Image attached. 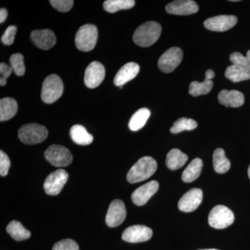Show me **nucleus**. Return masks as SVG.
Returning a JSON list of instances; mask_svg holds the SVG:
<instances>
[{
  "instance_id": "obj_36",
  "label": "nucleus",
  "mask_w": 250,
  "mask_h": 250,
  "mask_svg": "<svg viewBox=\"0 0 250 250\" xmlns=\"http://www.w3.org/2000/svg\"><path fill=\"white\" fill-rule=\"evenodd\" d=\"M11 166V161L9 157L2 150L0 151V174L1 177H4L9 172Z\"/></svg>"
},
{
  "instance_id": "obj_28",
  "label": "nucleus",
  "mask_w": 250,
  "mask_h": 250,
  "mask_svg": "<svg viewBox=\"0 0 250 250\" xmlns=\"http://www.w3.org/2000/svg\"><path fill=\"white\" fill-rule=\"evenodd\" d=\"M150 116V111L146 108H140L131 116L129 123V129L133 131H137L142 129L147 123Z\"/></svg>"
},
{
  "instance_id": "obj_34",
  "label": "nucleus",
  "mask_w": 250,
  "mask_h": 250,
  "mask_svg": "<svg viewBox=\"0 0 250 250\" xmlns=\"http://www.w3.org/2000/svg\"><path fill=\"white\" fill-rule=\"evenodd\" d=\"M51 5L60 12H67L71 10L73 6L72 0H50Z\"/></svg>"
},
{
  "instance_id": "obj_39",
  "label": "nucleus",
  "mask_w": 250,
  "mask_h": 250,
  "mask_svg": "<svg viewBox=\"0 0 250 250\" xmlns=\"http://www.w3.org/2000/svg\"><path fill=\"white\" fill-rule=\"evenodd\" d=\"M248 176H249V178L250 179V165L249 167H248Z\"/></svg>"
},
{
  "instance_id": "obj_1",
  "label": "nucleus",
  "mask_w": 250,
  "mask_h": 250,
  "mask_svg": "<svg viewBox=\"0 0 250 250\" xmlns=\"http://www.w3.org/2000/svg\"><path fill=\"white\" fill-rule=\"evenodd\" d=\"M157 169V163L150 156L140 159L130 169L126 179L131 184L143 182L152 176Z\"/></svg>"
},
{
  "instance_id": "obj_29",
  "label": "nucleus",
  "mask_w": 250,
  "mask_h": 250,
  "mask_svg": "<svg viewBox=\"0 0 250 250\" xmlns=\"http://www.w3.org/2000/svg\"><path fill=\"white\" fill-rule=\"evenodd\" d=\"M134 0H106L104 2L103 6L105 11L113 14L121 10H127L134 7Z\"/></svg>"
},
{
  "instance_id": "obj_40",
  "label": "nucleus",
  "mask_w": 250,
  "mask_h": 250,
  "mask_svg": "<svg viewBox=\"0 0 250 250\" xmlns=\"http://www.w3.org/2000/svg\"><path fill=\"white\" fill-rule=\"evenodd\" d=\"M219 250L217 249H202V250Z\"/></svg>"
},
{
  "instance_id": "obj_37",
  "label": "nucleus",
  "mask_w": 250,
  "mask_h": 250,
  "mask_svg": "<svg viewBox=\"0 0 250 250\" xmlns=\"http://www.w3.org/2000/svg\"><path fill=\"white\" fill-rule=\"evenodd\" d=\"M13 69L11 65H7L4 62H1L0 64V85L1 86H4L7 83V79L12 73Z\"/></svg>"
},
{
  "instance_id": "obj_8",
  "label": "nucleus",
  "mask_w": 250,
  "mask_h": 250,
  "mask_svg": "<svg viewBox=\"0 0 250 250\" xmlns=\"http://www.w3.org/2000/svg\"><path fill=\"white\" fill-rule=\"evenodd\" d=\"M183 58L182 49L177 47H171L161 56L158 66L161 71L170 73L178 67Z\"/></svg>"
},
{
  "instance_id": "obj_31",
  "label": "nucleus",
  "mask_w": 250,
  "mask_h": 250,
  "mask_svg": "<svg viewBox=\"0 0 250 250\" xmlns=\"http://www.w3.org/2000/svg\"><path fill=\"white\" fill-rule=\"evenodd\" d=\"M9 62L13 71L17 76L21 77L24 75L25 65L24 63V57L22 54L20 53L13 54L10 57Z\"/></svg>"
},
{
  "instance_id": "obj_14",
  "label": "nucleus",
  "mask_w": 250,
  "mask_h": 250,
  "mask_svg": "<svg viewBox=\"0 0 250 250\" xmlns=\"http://www.w3.org/2000/svg\"><path fill=\"white\" fill-rule=\"evenodd\" d=\"M237 22L238 18L235 16L222 15L206 20L204 25L208 30L223 32L234 27Z\"/></svg>"
},
{
  "instance_id": "obj_23",
  "label": "nucleus",
  "mask_w": 250,
  "mask_h": 250,
  "mask_svg": "<svg viewBox=\"0 0 250 250\" xmlns=\"http://www.w3.org/2000/svg\"><path fill=\"white\" fill-rule=\"evenodd\" d=\"M188 156L178 149H172L166 157V166L172 170H176L185 165Z\"/></svg>"
},
{
  "instance_id": "obj_18",
  "label": "nucleus",
  "mask_w": 250,
  "mask_h": 250,
  "mask_svg": "<svg viewBox=\"0 0 250 250\" xmlns=\"http://www.w3.org/2000/svg\"><path fill=\"white\" fill-rule=\"evenodd\" d=\"M218 101L226 107H240L244 104V95L238 90H223L218 94Z\"/></svg>"
},
{
  "instance_id": "obj_9",
  "label": "nucleus",
  "mask_w": 250,
  "mask_h": 250,
  "mask_svg": "<svg viewBox=\"0 0 250 250\" xmlns=\"http://www.w3.org/2000/svg\"><path fill=\"white\" fill-rule=\"evenodd\" d=\"M68 174L66 171L59 169L49 174L43 184L44 190L47 195H57L62 191L66 184Z\"/></svg>"
},
{
  "instance_id": "obj_2",
  "label": "nucleus",
  "mask_w": 250,
  "mask_h": 250,
  "mask_svg": "<svg viewBox=\"0 0 250 250\" xmlns=\"http://www.w3.org/2000/svg\"><path fill=\"white\" fill-rule=\"evenodd\" d=\"M161 26L159 23L149 21L140 26L135 31L133 40L136 45L147 47L155 43L160 37Z\"/></svg>"
},
{
  "instance_id": "obj_13",
  "label": "nucleus",
  "mask_w": 250,
  "mask_h": 250,
  "mask_svg": "<svg viewBox=\"0 0 250 250\" xmlns=\"http://www.w3.org/2000/svg\"><path fill=\"white\" fill-rule=\"evenodd\" d=\"M203 192L200 188H192L182 197L178 203L179 209L183 212L194 211L201 205Z\"/></svg>"
},
{
  "instance_id": "obj_26",
  "label": "nucleus",
  "mask_w": 250,
  "mask_h": 250,
  "mask_svg": "<svg viewBox=\"0 0 250 250\" xmlns=\"http://www.w3.org/2000/svg\"><path fill=\"white\" fill-rule=\"evenodd\" d=\"M213 168L217 173H225L231 167V163L225 156V151L221 148H218L213 152Z\"/></svg>"
},
{
  "instance_id": "obj_12",
  "label": "nucleus",
  "mask_w": 250,
  "mask_h": 250,
  "mask_svg": "<svg viewBox=\"0 0 250 250\" xmlns=\"http://www.w3.org/2000/svg\"><path fill=\"white\" fill-rule=\"evenodd\" d=\"M126 216V210L124 202L115 200L111 202L106 216V223L110 228H116L124 222Z\"/></svg>"
},
{
  "instance_id": "obj_3",
  "label": "nucleus",
  "mask_w": 250,
  "mask_h": 250,
  "mask_svg": "<svg viewBox=\"0 0 250 250\" xmlns=\"http://www.w3.org/2000/svg\"><path fill=\"white\" fill-rule=\"evenodd\" d=\"M63 83L58 75H49L44 80L41 90V99L46 104L55 103L62 96Z\"/></svg>"
},
{
  "instance_id": "obj_22",
  "label": "nucleus",
  "mask_w": 250,
  "mask_h": 250,
  "mask_svg": "<svg viewBox=\"0 0 250 250\" xmlns=\"http://www.w3.org/2000/svg\"><path fill=\"white\" fill-rule=\"evenodd\" d=\"M18 103L11 98H4L0 100V121H9L16 116L18 111Z\"/></svg>"
},
{
  "instance_id": "obj_21",
  "label": "nucleus",
  "mask_w": 250,
  "mask_h": 250,
  "mask_svg": "<svg viewBox=\"0 0 250 250\" xmlns=\"http://www.w3.org/2000/svg\"><path fill=\"white\" fill-rule=\"evenodd\" d=\"M70 134L73 142L80 146H88L93 141V136L81 125H73L70 129Z\"/></svg>"
},
{
  "instance_id": "obj_32",
  "label": "nucleus",
  "mask_w": 250,
  "mask_h": 250,
  "mask_svg": "<svg viewBox=\"0 0 250 250\" xmlns=\"http://www.w3.org/2000/svg\"><path fill=\"white\" fill-rule=\"evenodd\" d=\"M230 61L234 65L244 67L250 72V49L247 52L246 57L240 52H233L230 55Z\"/></svg>"
},
{
  "instance_id": "obj_11",
  "label": "nucleus",
  "mask_w": 250,
  "mask_h": 250,
  "mask_svg": "<svg viewBox=\"0 0 250 250\" xmlns=\"http://www.w3.org/2000/svg\"><path fill=\"white\" fill-rule=\"evenodd\" d=\"M105 68L101 62H90L85 69L84 83L88 88H95L103 83L105 77Z\"/></svg>"
},
{
  "instance_id": "obj_10",
  "label": "nucleus",
  "mask_w": 250,
  "mask_h": 250,
  "mask_svg": "<svg viewBox=\"0 0 250 250\" xmlns=\"http://www.w3.org/2000/svg\"><path fill=\"white\" fill-rule=\"evenodd\" d=\"M152 230L145 225H133L123 231L122 238L128 243H136L149 241L152 238Z\"/></svg>"
},
{
  "instance_id": "obj_5",
  "label": "nucleus",
  "mask_w": 250,
  "mask_h": 250,
  "mask_svg": "<svg viewBox=\"0 0 250 250\" xmlns=\"http://www.w3.org/2000/svg\"><path fill=\"white\" fill-rule=\"evenodd\" d=\"M48 136L45 126L39 124L23 125L18 131V137L24 144L35 145L43 142Z\"/></svg>"
},
{
  "instance_id": "obj_27",
  "label": "nucleus",
  "mask_w": 250,
  "mask_h": 250,
  "mask_svg": "<svg viewBox=\"0 0 250 250\" xmlns=\"http://www.w3.org/2000/svg\"><path fill=\"white\" fill-rule=\"evenodd\" d=\"M225 77L234 83L243 82L250 79V72L239 65H232L225 70Z\"/></svg>"
},
{
  "instance_id": "obj_16",
  "label": "nucleus",
  "mask_w": 250,
  "mask_h": 250,
  "mask_svg": "<svg viewBox=\"0 0 250 250\" xmlns=\"http://www.w3.org/2000/svg\"><path fill=\"white\" fill-rule=\"evenodd\" d=\"M166 11L168 14L188 16L195 14L199 11L198 5L192 0H179L169 3L166 6Z\"/></svg>"
},
{
  "instance_id": "obj_20",
  "label": "nucleus",
  "mask_w": 250,
  "mask_h": 250,
  "mask_svg": "<svg viewBox=\"0 0 250 250\" xmlns=\"http://www.w3.org/2000/svg\"><path fill=\"white\" fill-rule=\"evenodd\" d=\"M215 72L207 70L205 73V80L203 82H192L189 86V93L193 97L200 96L210 93L213 86L212 79L214 78Z\"/></svg>"
},
{
  "instance_id": "obj_24",
  "label": "nucleus",
  "mask_w": 250,
  "mask_h": 250,
  "mask_svg": "<svg viewBox=\"0 0 250 250\" xmlns=\"http://www.w3.org/2000/svg\"><path fill=\"white\" fill-rule=\"evenodd\" d=\"M203 162L202 159L196 158L190 163L182 174V178L186 183H190L198 178L202 172Z\"/></svg>"
},
{
  "instance_id": "obj_35",
  "label": "nucleus",
  "mask_w": 250,
  "mask_h": 250,
  "mask_svg": "<svg viewBox=\"0 0 250 250\" xmlns=\"http://www.w3.org/2000/svg\"><path fill=\"white\" fill-rule=\"evenodd\" d=\"M17 27L14 25L9 26L6 29L4 34L1 38V42L5 45H11L14 43L15 40V36H16Z\"/></svg>"
},
{
  "instance_id": "obj_30",
  "label": "nucleus",
  "mask_w": 250,
  "mask_h": 250,
  "mask_svg": "<svg viewBox=\"0 0 250 250\" xmlns=\"http://www.w3.org/2000/svg\"><path fill=\"white\" fill-rule=\"evenodd\" d=\"M197 123L194 120L182 118L174 123L170 131L172 134H178L184 131H191L197 128Z\"/></svg>"
},
{
  "instance_id": "obj_7",
  "label": "nucleus",
  "mask_w": 250,
  "mask_h": 250,
  "mask_svg": "<svg viewBox=\"0 0 250 250\" xmlns=\"http://www.w3.org/2000/svg\"><path fill=\"white\" fill-rule=\"evenodd\" d=\"M44 156L49 164L55 167H65L70 165L72 161V155L67 148L59 145L49 146Z\"/></svg>"
},
{
  "instance_id": "obj_4",
  "label": "nucleus",
  "mask_w": 250,
  "mask_h": 250,
  "mask_svg": "<svg viewBox=\"0 0 250 250\" xmlns=\"http://www.w3.org/2000/svg\"><path fill=\"white\" fill-rule=\"evenodd\" d=\"M98 39V28L94 24H87L82 26L75 36V44L82 52H90L96 45Z\"/></svg>"
},
{
  "instance_id": "obj_19",
  "label": "nucleus",
  "mask_w": 250,
  "mask_h": 250,
  "mask_svg": "<svg viewBox=\"0 0 250 250\" xmlns=\"http://www.w3.org/2000/svg\"><path fill=\"white\" fill-rule=\"evenodd\" d=\"M140 70L139 65L134 62H128L120 69L114 78L116 86L121 87L137 76Z\"/></svg>"
},
{
  "instance_id": "obj_17",
  "label": "nucleus",
  "mask_w": 250,
  "mask_h": 250,
  "mask_svg": "<svg viewBox=\"0 0 250 250\" xmlns=\"http://www.w3.org/2000/svg\"><path fill=\"white\" fill-rule=\"evenodd\" d=\"M31 39L36 47L44 50L52 48L57 42L55 34L50 29L33 31L31 34Z\"/></svg>"
},
{
  "instance_id": "obj_33",
  "label": "nucleus",
  "mask_w": 250,
  "mask_h": 250,
  "mask_svg": "<svg viewBox=\"0 0 250 250\" xmlns=\"http://www.w3.org/2000/svg\"><path fill=\"white\" fill-rule=\"evenodd\" d=\"M79 246L72 239H64L57 242L53 246L52 250H79Z\"/></svg>"
},
{
  "instance_id": "obj_15",
  "label": "nucleus",
  "mask_w": 250,
  "mask_h": 250,
  "mask_svg": "<svg viewBox=\"0 0 250 250\" xmlns=\"http://www.w3.org/2000/svg\"><path fill=\"white\" fill-rule=\"evenodd\" d=\"M159 187V184L156 181H151L134 190L131 195V200L134 205L137 206L146 205L149 199L157 192Z\"/></svg>"
},
{
  "instance_id": "obj_25",
  "label": "nucleus",
  "mask_w": 250,
  "mask_h": 250,
  "mask_svg": "<svg viewBox=\"0 0 250 250\" xmlns=\"http://www.w3.org/2000/svg\"><path fill=\"white\" fill-rule=\"evenodd\" d=\"M6 231L15 241H24L31 236L30 231H28L27 229L24 228L22 224L17 220H13L8 225Z\"/></svg>"
},
{
  "instance_id": "obj_38",
  "label": "nucleus",
  "mask_w": 250,
  "mask_h": 250,
  "mask_svg": "<svg viewBox=\"0 0 250 250\" xmlns=\"http://www.w3.org/2000/svg\"><path fill=\"white\" fill-rule=\"evenodd\" d=\"M8 16V11L7 10L4 9V8H2V9H0V22L3 23L6 21V18Z\"/></svg>"
},
{
  "instance_id": "obj_6",
  "label": "nucleus",
  "mask_w": 250,
  "mask_h": 250,
  "mask_svg": "<svg viewBox=\"0 0 250 250\" xmlns=\"http://www.w3.org/2000/svg\"><path fill=\"white\" fill-rule=\"evenodd\" d=\"M208 224L211 228L225 229L232 225L234 215L229 208L223 205H218L210 210L208 218Z\"/></svg>"
}]
</instances>
